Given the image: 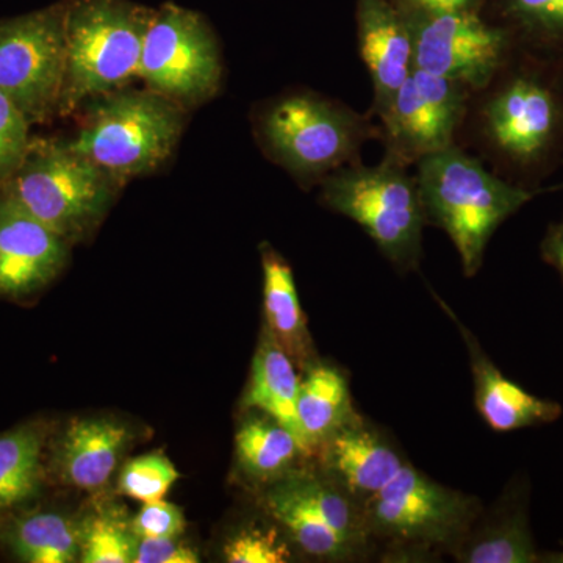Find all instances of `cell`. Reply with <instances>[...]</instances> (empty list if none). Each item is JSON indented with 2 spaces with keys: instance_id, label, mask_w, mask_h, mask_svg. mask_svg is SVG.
I'll use <instances>...</instances> for the list:
<instances>
[{
  "instance_id": "cell-1",
  "label": "cell",
  "mask_w": 563,
  "mask_h": 563,
  "mask_svg": "<svg viewBox=\"0 0 563 563\" xmlns=\"http://www.w3.org/2000/svg\"><path fill=\"white\" fill-rule=\"evenodd\" d=\"M417 185L426 222L450 236L466 277L479 273L493 233L533 198L454 144L418 161Z\"/></svg>"
},
{
  "instance_id": "cell-2",
  "label": "cell",
  "mask_w": 563,
  "mask_h": 563,
  "mask_svg": "<svg viewBox=\"0 0 563 563\" xmlns=\"http://www.w3.org/2000/svg\"><path fill=\"white\" fill-rule=\"evenodd\" d=\"M483 509L477 496L437 483L407 462L365 504V518L380 561H429L453 555Z\"/></svg>"
},
{
  "instance_id": "cell-3",
  "label": "cell",
  "mask_w": 563,
  "mask_h": 563,
  "mask_svg": "<svg viewBox=\"0 0 563 563\" xmlns=\"http://www.w3.org/2000/svg\"><path fill=\"white\" fill-rule=\"evenodd\" d=\"M121 187L68 141L32 136L24 158L0 192L74 244L101 224Z\"/></svg>"
},
{
  "instance_id": "cell-4",
  "label": "cell",
  "mask_w": 563,
  "mask_h": 563,
  "mask_svg": "<svg viewBox=\"0 0 563 563\" xmlns=\"http://www.w3.org/2000/svg\"><path fill=\"white\" fill-rule=\"evenodd\" d=\"M152 10L128 0H70L65 16V77L58 117L139 79Z\"/></svg>"
},
{
  "instance_id": "cell-5",
  "label": "cell",
  "mask_w": 563,
  "mask_h": 563,
  "mask_svg": "<svg viewBox=\"0 0 563 563\" xmlns=\"http://www.w3.org/2000/svg\"><path fill=\"white\" fill-rule=\"evenodd\" d=\"M263 152L299 180L325 179L352 165L376 135L362 114L310 91L282 95L254 118Z\"/></svg>"
},
{
  "instance_id": "cell-6",
  "label": "cell",
  "mask_w": 563,
  "mask_h": 563,
  "mask_svg": "<svg viewBox=\"0 0 563 563\" xmlns=\"http://www.w3.org/2000/svg\"><path fill=\"white\" fill-rule=\"evenodd\" d=\"M187 109L151 90L111 91L91 107L69 146L124 185L172 157Z\"/></svg>"
},
{
  "instance_id": "cell-7",
  "label": "cell",
  "mask_w": 563,
  "mask_h": 563,
  "mask_svg": "<svg viewBox=\"0 0 563 563\" xmlns=\"http://www.w3.org/2000/svg\"><path fill=\"white\" fill-rule=\"evenodd\" d=\"M320 199L357 222L396 269L418 268L426 218L417 179L401 162L387 155L377 166H344L321 180Z\"/></svg>"
},
{
  "instance_id": "cell-8",
  "label": "cell",
  "mask_w": 563,
  "mask_h": 563,
  "mask_svg": "<svg viewBox=\"0 0 563 563\" xmlns=\"http://www.w3.org/2000/svg\"><path fill=\"white\" fill-rule=\"evenodd\" d=\"M265 514L284 529L299 553L322 562L376 558L365 506L333 484L317 466H298L263 488Z\"/></svg>"
},
{
  "instance_id": "cell-9",
  "label": "cell",
  "mask_w": 563,
  "mask_h": 563,
  "mask_svg": "<svg viewBox=\"0 0 563 563\" xmlns=\"http://www.w3.org/2000/svg\"><path fill=\"white\" fill-rule=\"evenodd\" d=\"M139 79L185 109L214 98L222 80L221 51L201 14L174 3L152 10Z\"/></svg>"
},
{
  "instance_id": "cell-10",
  "label": "cell",
  "mask_w": 563,
  "mask_h": 563,
  "mask_svg": "<svg viewBox=\"0 0 563 563\" xmlns=\"http://www.w3.org/2000/svg\"><path fill=\"white\" fill-rule=\"evenodd\" d=\"M66 2L0 21V92L31 124L58 117L65 77Z\"/></svg>"
},
{
  "instance_id": "cell-11",
  "label": "cell",
  "mask_w": 563,
  "mask_h": 563,
  "mask_svg": "<svg viewBox=\"0 0 563 563\" xmlns=\"http://www.w3.org/2000/svg\"><path fill=\"white\" fill-rule=\"evenodd\" d=\"M428 13L410 27L413 68L466 88H484L501 66L506 35L465 10Z\"/></svg>"
},
{
  "instance_id": "cell-12",
  "label": "cell",
  "mask_w": 563,
  "mask_h": 563,
  "mask_svg": "<svg viewBox=\"0 0 563 563\" xmlns=\"http://www.w3.org/2000/svg\"><path fill=\"white\" fill-rule=\"evenodd\" d=\"M465 88L413 68L383 120L388 155L406 165L453 146L465 113Z\"/></svg>"
},
{
  "instance_id": "cell-13",
  "label": "cell",
  "mask_w": 563,
  "mask_h": 563,
  "mask_svg": "<svg viewBox=\"0 0 563 563\" xmlns=\"http://www.w3.org/2000/svg\"><path fill=\"white\" fill-rule=\"evenodd\" d=\"M70 244L0 192V298L25 301L60 276Z\"/></svg>"
},
{
  "instance_id": "cell-14",
  "label": "cell",
  "mask_w": 563,
  "mask_h": 563,
  "mask_svg": "<svg viewBox=\"0 0 563 563\" xmlns=\"http://www.w3.org/2000/svg\"><path fill=\"white\" fill-rule=\"evenodd\" d=\"M310 461L362 506L409 462L388 433L361 413L317 446Z\"/></svg>"
},
{
  "instance_id": "cell-15",
  "label": "cell",
  "mask_w": 563,
  "mask_h": 563,
  "mask_svg": "<svg viewBox=\"0 0 563 563\" xmlns=\"http://www.w3.org/2000/svg\"><path fill=\"white\" fill-rule=\"evenodd\" d=\"M484 125L492 143L507 157L533 162L553 144L559 107L553 92L532 77H517L487 102Z\"/></svg>"
},
{
  "instance_id": "cell-16",
  "label": "cell",
  "mask_w": 563,
  "mask_h": 563,
  "mask_svg": "<svg viewBox=\"0 0 563 563\" xmlns=\"http://www.w3.org/2000/svg\"><path fill=\"white\" fill-rule=\"evenodd\" d=\"M444 312L457 325L468 350L474 380V404L477 412L495 432H514L520 429L551 424L562 417L563 407L558 401L540 398L525 390L499 372L498 366L481 347L472 331L462 324L453 310L439 299Z\"/></svg>"
},
{
  "instance_id": "cell-17",
  "label": "cell",
  "mask_w": 563,
  "mask_h": 563,
  "mask_svg": "<svg viewBox=\"0 0 563 563\" xmlns=\"http://www.w3.org/2000/svg\"><path fill=\"white\" fill-rule=\"evenodd\" d=\"M529 498L526 477L510 481L498 501L484 507L451 558L461 563L542 562L529 521Z\"/></svg>"
},
{
  "instance_id": "cell-18",
  "label": "cell",
  "mask_w": 563,
  "mask_h": 563,
  "mask_svg": "<svg viewBox=\"0 0 563 563\" xmlns=\"http://www.w3.org/2000/svg\"><path fill=\"white\" fill-rule=\"evenodd\" d=\"M131 443L128 426L111 418H76L52 440L49 472L60 483L98 492L110 483Z\"/></svg>"
},
{
  "instance_id": "cell-19",
  "label": "cell",
  "mask_w": 563,
  "mask_h": 563,
  "mask_svg": "<svg viewBox=\"0 0 563 563\" xmlns=\"http://www.w3.org/2000/svg\"><path fill=\"white\" fill-rule=\"evenodd\" d=\"M358 46L373 80L374 109L384 120L413 70L410 25L384 0H361Z\"/></svg>"
},
{
  "instance_id": "cell-20",
  "label": "cell",
  "mask_w": 563,
  "mask_h": 563,
  "mask_svg": "<svg viewBox=\"0 0 563 563\" xmlns=\"http://www.w3.org/2000/svg\"><path fill=\"white\" fill-rule=\"evenodd\" d=\"M52 426L32 420L0 432V517L38 498L49 476Z\"/></svg>"
},
{
  "instance_id": "cell-21",
  "label": "cell",
  "mask_w": 563,
  "mask_h": 563,
  "mask_svg": "<svg viewBox=\"0 0 563 563\" xmlns=\"http://www.w3.org/2000/svg\"><path fill=\"white\" fill-rule=\"evenodd\" d=\"M261 252L265 329L298 369L306 372L318 358L291 266L268 243L262 244Z\"/></svg>"
},
{
  "instance_id": "cell-22",
  "label": "cell",
  "mask_w": 563,
  "mask_h": 563,
  "mask_svg": "<svg viewBox=\"0 0 563 563\" xmlns=\"http://www.w3.org/2000/svg\"><path fill=\"white\" fill-rule=\"evenodd\" d=\"M25 507L0 517V547L25 563L79 562V521L54 510Z\"/></svg>"
},
{
  "instance_id": "cell-23",
  "label": "cell",
  "mask_w": 563,
  "mask_h": 563,
  "mask_svg": "<svg viewBox=\"0 0 563 563\" xmlns=\"http://www.w3.org/2000/svg\"><path fill=\"white\" fill-rule=\"evenodd\" d=\"M299 385L301 376L298 374V366L265 329L252 361L243 407L258 410L280 422L299 440L309 457L298 418Z\"/></svg>"
},
{
  "instance_id": "cell-24",
  "label": "cell",
  "mask_w": 563,
  "mask_h": 563,
  "mask_svg": "<svg viewBox=\"0 0 563 563\" xmlns=\"http://www.w3.org/2000/svg\"><path fill=\"white\" fill-rule=\"evenodd\" d=\"M235 457L243 476L262 488L309 461L299 440L258 410H252L235 433Z\"/></svg>"
},
{
  "instance_id": "cell-25",
  "label": "cell",
  "mask_w": 563,
  "mask_h": 563,
  "mask_svg": "<svg viewBox=\"0 0 563 563\" xmlns=\"http://www.w3.org/2000/svg\"><path fill=\"white\" fill-rule=\"evenodd\" d=\"M302 373L298 418L303 443L312 457L317 446L358 412L352 402L350 380L339 366L317 361Z\"/></svg>"
},
{
  "instance_id": "cell-26",
  "label": "cell",
  "mask_w": 563,
  "mask_h": 563,
  "mask_svg": "<svg viewBox=\"0 0 563 563\" xmlns=\"http://www.w3.org/2000/svg\"><path fill=\"white\" fill-rule=\"evenodd\" d=\"M81 563H133L136 550L131 521L121 514L98 512L79 521Z\"/></svg>"
},
{
  "instance_id": "cell-27",
  "label": "cell",
  "mask_w": 563,
  "mask_h": 563,
  "mask_svg": "<svg viewBox=\"0 0 563 563\" xmlns=\"http://www.w3.org/2000/svg\"><path fill=\"white\" fill-rule=\"evenodd\" d=\"M295 550L287 533L273 520L272 525L240 529L224 544L222 553L229 563H287L295 558Z\"/></svg>"
},
{
  "instance_id": "cell-28",
  "label": "cell",
  "mask_w": 563,
  "mask_h": 563,
  "mask_svg": "<svg viewBox=\"0 0 563 563\" xmlns=\"http://www.w3.org/2000/svg\"><path fill=\"white\" fill-rule=\"evenodd\" d=\"M179 477L176 465L165 454H144L125 463L118 488L122 495L143 504L158 501L165 499Z\"/></svg>"
},
{
  "instance_id": "cell-29",
  "label": "cell",
  "mask_w": 563,
  "mask_h": 563,
  "mask_svg": "<svg viewBox=\"0 0 563 563\" xmlns=\"http://www.w3.org/2000/svg\"><path fill=\"white\" fill-rule=\"evenodd\" d=\"M31 121L0 92V188L24 158L31 144Z\"/></svg>"
},
{
  "instance_id": "cell-30",
  "label": "cell",
  "mask_w": 563,
  "mask_h": 563,
  "mask_svg": "<svg viewBox=\"0 0 563 563\" xmlns=\"http://www.w3.org/2000/svg\"><path fill=\"white\" fill-rule=\"evenodd\" d=\"M136 539L141 537H180L185 531V517L176 504L158 501L144 503L131 521Z\"/></svg>"
},
{
  "instance_id": "cell-31",
  "label": "cell",
  "mask_w": 563,
  "mask_h": 563,
  "mask_svg": "<svg viewBox=\"0 0 563 563\" xmlns=\"http://www.w3.org/2000/svg\"><path fill=\"white\" fill-rule=\"evenodd\" d=\"M512 10L533 31L563 36V0H512Z\"/></svg>"
},
{
  "instance_id": "cell-32",
  "label": "cell",
  "mask_w": 563,
  "mask_h": 563,
  "mask_svg": "<svg viewBox=\"0 0 563 563\" xmlns=\"http://www.w3.org/2000/svg\"><path fill=\"white\" fill-rule=\"evenodd\" d=\"M199 554L179 537H141L133 563H198Z\"/></svg>"
},
{
  "instance_id": "cell-33",
  "label": "cell",
  "mask_w": 563,
  "mask_h": 563,
  "mask_svg": "<svg viewBox=\"0 0 563 563\" xmlns=\"http://www.w3.org/2000/svg\"><path fill=\"white\" fill-rule=\"evenodd\" d=\"M540 254L543 261L558 272L563 284V220L548 228L540 244Z\"/></svg>"
},
{
  "instance_id": "cell-34",
  "label": "cell",
  "mask_w": 563,
  "mask_h": 563,
  "mask_svg": "<svg viewBox=\"0 0 563 563\" xmlns=\"http://www.w3.org/2000/svg\"><path fill=\"white\" fill-rule=\"evenodd\" d=\"M426 11L431 13H451L465 10L473 0H417Z\"/></svg>"
},
{
  "instance_id": "cell-35",
  "label": "cell",
  "mask_w": 563,
  "mask_h": 563,
  "mask_svg": "<svg viewBox=\"0 0 563 563\" xmlns=\"http://www.w3.org/2000/svg\"><path fill=\"white\" fill-rule=\"evenodd\" d=\"M542 562L563 563V553H551V554L542 553Z\"/></svg>"
}]
</instances>
